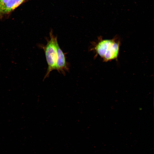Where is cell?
<instances>
[{
  "label": "cell",
  "mask_w": 154,
  "mask_h": 154,
  "mask_svg": "<svg viewBox=\"0 0 154 154\" xmlns=\"http://www.w3.org/2000/svg\"><path fill=\"white\" fill-rule=\"evenodd\" d=\"M91 44L90 50L95 53V57L99 55L105 62L117 59L121 44L119 37L111 39H103L100 37Z\"/></svg>",
  "instance_id": "cell-1"
},
{
  "label": "cell",
  "mask_w": 154,
  "mask_h": 154,
  "mask_svg": "<svg viewBox=\"0 0 154 154\" xmlns=\"http://www.w3.org/2000/svg\"><path fill=\"white\" fill-rule=\"evenodd\" d=\"M50 38H47V43L45 45H39L40 47L42 48L44 52L48 64L46 73L43 80L48 78L50 72L55 69L57 59L56 44L58 42L57 37L53 34L52 30L49 33Z\"/></svg>",
  "instance_id": "cell-2"
},
{
  "label": "cell",
  "mask_w": 154,
  "mask_h": 154,
  "mask_svg": "<svg viewBox=\"0 0 154 154\" xmlns=\"http://www.w3.org/2000/svg\"><path fill=\"white\" fill-rule=\"evenodd\" d=\"M56 47L57 59L55 70L65 76L66 72L69 70V64L66 61L65 53L60 48L58 42L57 43Z\"/></svg>",
  "instance_id": "cell-3"
},
{
  "label": "cell",
  "mask_w": 154,
  "mask_h": 154,
  "mask_svg": "<svg viewBox=\"0 0 154 154\" xmlns=\"http://www.w3.org/2000/svg\"><path fill=\"white\" fill-rule=\"evenodd\" d=\"M25 0H9L0 11V13L6 14L12 11Z\"/></svg>",
  "instance_id": "cell-4"
},
{
  "label": "cell",
  "mask_w": 154,
  "mask_h": 154,
  "mask_svg": "<svg viewBox=\"0 0 154 154\" xmlns=\"http://www.w3.org/2000/svg\"><path fill=\"white\" fill-rule=\"evenodd\" d=\"M9 0H0V11Z\"/></svg>",
  "instance_id": "cell-5"
}]
</instances>
